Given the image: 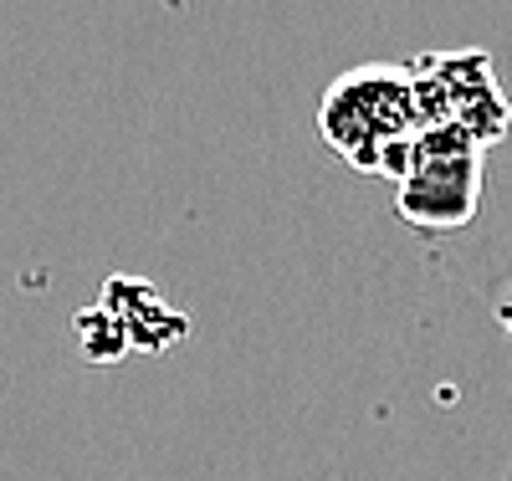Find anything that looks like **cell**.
Masks as SVG:
<instances>
[{"label": "cell", "mask_w": 512, "mask_h": 481, "mask_svg": "<svg viewBox=\"0 0 512 481\" xmlns=\"http://www.w3.org/2000/svg\"><path fill=\"white\" fill-rule=\"evenodd\" d=\"M420 128H425V108H420L415 67L369 62L354 72H338L318 103V134L359 174L400 180Z\"/></svg>", "instance_id": "6da1fadb"}, {"label": "cell", "mask_w": 512, "mask_h": 481, "mask_svg": "<svg viewBox=\"0 0 512 481\" xmlns=\"http://www.w3.org/2000/svg\"><path fill=\"white\" fill-rule=\"evenodd\" d=\"M482 154L487 144L466 128L425 123L395 180V205L415 231H461L482 210Z\"/></svg>", "instance_id": "7a4b0ae2"}, {"label": "cell", "mask_w": 512, "mask_h": 481, "mask_svg": "<svg viewBox=\"0 0 512 481\" xmlns=\"http://www.w3.org/2000/svg\"><path fill=\"white\" fill-rule=\"evenodd\" d=\"M415 82H420V108L425 123H451L466 128L487 149L507 134L512 103L497 82V67L487 52H431L415 57Z\"/></svg>", "instance_id": "3957f363"}]
</instances>
